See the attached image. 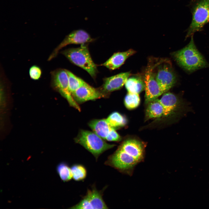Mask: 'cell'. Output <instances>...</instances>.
Listing matches in <instances>:
<instances>
[{
    "label": "cell",
    "mask_w": 209,
    "mask_h": 209,
    "mask_svg": "<svg viewBox=\"0 0 209 209\" xmlns=\"http://www.w3.org/2000/svg\"><path fill=\"white\" fill-rule=\"evenodd\" d=\"M145 147L144 143L138 140H126L109 156L105 164L131 175L136 166L144 160Z\"/></svg>",
    "instance_id": "1"
},
{
    "label": "cell",
    "mask_w": 209,
    "mask_h": 209,
    "mask_svg": "<svg viewBox=\"0 0 209 209\" xmlns=\"http://www.w3.org/2000/svg\"><path fill=\"white\" fill-rule=\"evenodd\" d=\"M189 44L183 48L174 52L172 55L177 64L184 70L192 73L209 64L197 49L193 35Z\"/></svg>",
    "instance_id": "2"
},
{
    "label": "cell",
    "mask_w": 209,
    "mask_h": 209,
    "mask_svg": "<svg viewBox=\"0 0 209 209\" xmlns=\"http://www.w3.org/2000/svg\"><path fill=\"white\" fill-rule=\"evenodd\" d=\"M87 44H81L78 48L65 49L61 53L71 62L82 68L95 79L98 73L96 65L93 62Z\"/></svg>",
    "instance_id": "3"
},
{
    "label": "cell",
    "mask_w": 209,
    "mask_h": 209,
    "mask_svg": "<svg viewBox=\"0 0 209 209\" xmlns=\"http://www.w3.org/2000/svg\"><path fill=\"white\" fill-rule=\"evenodd\" d=\"M75 141L91 153L96 160L105 151L115 146L107 143L94 132L84 130L80 131Z\"/></svg>",
    "instance_id": "4"
},
{
    "label": "cell",
    "mask_w": 209,
    "mask_h": 209,
    "mask_svg": "<svg viewBox=\"0 0 209 209\" xmlns=\"http://www.w3.org/2000/svg\"><path fill=\"white\" fill-rule=\"evenodd\" d=\"M192 12V20L185 38L201 30L209 22V0H198L193 6Z\"/></svg>",
    "instance_id": "5"
},
{
    "label": "cell",
    "mask_w": 209,
    "mask_h": 209,
    "mask_svg": "<svg viewBox=\"0 0 209 209\" xmlns=\"http://www.w3.org/2000/svg\"><path fill=\"white\" fill-rule=\"evenodd\" d=\"M51 74L52 87L67 100L71 106L80 111V106L70 91L68 75L66 69H57L52 71Z\"/></svg>",
    "instance_id": "6"
},
{
    "label": "cell",
    "mask_w": 209,
    "mask_h": 209,
    "mask_svg": "<svg viewBox=\"0 0 209 209\" xmlns=\"http://www.w3.org/2000/svg\"><path fill=\"white\" fill-rule=\"evenodd\" d=\"M161 61L155 64H149L146 70L144 81L145 101L146 104L158 98L163 93L156 79L154 72L155 68Z\"/></svg>",
    "instance_id": "7"
},
{
    "label": "cell",
    "mask_w": 209,
    "mask_h": 209,
    "mask_svg": "<svg viewBox=\"0 0 209 209\" xmlns=\"http://www.w3.org/2000/svg\"><path fill=\"white\" fill-rule=\"evenodd\" d=\"M156 67V72H155L156 79L163 93H165L175 84L176 77L169 62L163 63L161 61Z\"/></svg>",
    "instance_id": "8"
},
{
    "label": "cell",
    "mask_w": 209,
    "mask_h": 209,
    "mask_svg": "<svg viewBox=\"0 0 209 209\" xmlns=\"http://www.w3.org/2000/svg\"><path fill=\"white\" fill-rule=\"evenodd\" d=\"M102 191L96 188L88 189L86 194L77 204L71 209H108L102 198Z\"/></svg>",
    "instance_id": "9"
},
{
    "label": "cell",
    "mask_w": 209,
    "mask_h": 209,
    "mask_svg": "<svg viewBox=\"0 0 209 209\" xmlns=\"http://www.w3.org/2000/svg\"><path fill=\"white\" fill-rule=\"evenodd\" d=\"M89 34L85 30L79 29L75 30L67 35L63 41L54 50L49 57L50 61L56 57L59 51L63 48L71 44H83L93 41Z\"/></svg>",
    "instance_id": "10"
},
{
    "label": "cell",
    "mask_w": 209,
    "mask_h": 209,
    "mask_svg": "<svg viewBox=\"0 0 209 209\" xmlns=\"http://www.w3.org/2000/svg\"><path fill=\"white\" fill-rule=\"evenodd\" d=\"M89 125L93 132L104 140L109 141H118L121 139L115 129L108 123L106 119L93 120L89 122Z\"/></svg>",
    "instance_id": "11"
},
{
    "label": "cell",
    "mask_w": 209,
    "mask_h": 209,
    "mask_svg": "<svg viewBox=\"0 0 209 209\" xmlns=\"http://www.w3.org/2000/svg\"><path fill=\"white\" fill-rule=\"evenodd\" d=\"M72 95L76 102H84L107 97L108 95L100 88H96L86 82L77 89Z\"/></svg>",
    "instance_id": "12"
},
{
    "label": "cell",
    "mask_w": 209,
    "mask_h": 209,
    "mask_svg": "<svg viewBox=\"0 0 209 209\" xmlns=\"http://www.w3.org/2000/svg\"><path fill=\"white\" fill-rule=\"evenodd\" d=\"M130 75V72H127L105 78L100 89L104 93L109 95L110 92L121 88Z\"/></svg>",
    "instance_id": "13"
},
{
    "label": "cell",
    "mask_w": 209,
    "mask_h": 209,
    "mask_svg": "<svg viewBox=\"0 0 209 209\" xmlns=\"http://www.w3.org/2000/svg\"><path fill=\"white\" fill-rule=\"evenodd\" d=\"M159 99L163 107V117H168L172 115L179 109L180 104L179 99L172 93H165Z\"/></svg>",
    "instance_id": "14"
},
{
    "label": "cell",
    "mask_w": 209,
    "mask_h": 209,
    "mask_svg": "<svg viewBox=\"0 0 209 209\" xmlns=\"http://www.w3.org/2000/svg\"><path fill=\"white\" fill-rule=\"evenodd\" d=\"M135 53V51L131 49L124 52L116 53L101 65L111 70L116 69L121 66L128 57Z\"/></svg>",
    "instance_id": "15"
},
{
    "label": "cell",
    "mask_w": 209,
    "mask_h": 209,
    "mask_svg": "<svg viewBox=\"0 0 209 209\" xmlns=\"http://www.w3.org/2000/svg\"><path fill=\"white\" fill-rule=\"evenodd\" d=\"M147 104L145 113L146 119L163 117V107L159 99L157 98Z\"/></svg>",
    "instance_id": "16"
},
{
    "label": "cell",
    "mask_w": 209,
    "mask_h": 209,
    "mask_svg": "<svg viewBox=\"0 0 209 209\" xmlns=\"http://www.w3.org/2000/svg\"><path fill=\"white\" fill-rule=\"evenodd\" d=\"M125 85L127 93H129L139 94L145 90L144 80L137 77H129Z\"/></svg>",
    "instance_id": "17"
},
{
    "label": "cell",
    "mask_w": 209,
    "mask_h": 209,
    "mask_svg": "<svg viewBox=\"0 0 209 209\" xmlns=\"http://www.w3.org/2000/svg\"><path fill=\"white\" fill-rule=\"evenodd\" d=\"M109 125L114 128L123 127L127 123L125 118L117 112H114L111 114L106 119Z\"/></svg>",
    "instance_id": "18"
},
{
    "label": "cell",
    "mask_w": 209,
    "mask_h": 209,
    "mask_svg": "<svg viewBox=\"0 0 209 209\" xmlns=\"http://www.w3.org/2000/svg\"><path fill=\"white\" fill-rule=\"evenodd\" d=\"M68 75V83L70 91L72 94L86 82L77 76L70 71L66 69Z\"/></svg>",
    "instance_id": "19"
},
{
    "label": "cell",
    "mask_w": 209,
    "mask_h": 209,
    "mask_svg": "<svg viewBox=\"0 0 209 209\" xmlns=\"http://www.w3.org/2000/svg\"><path fill=\"white\" fill-rule=\"evenodd\" d=\"M57 171L61 179L64 182L70 181L73 178L71 167L66 163L62 162L57 166Z\"/></svg>",
    "instance_id": "20"
},
{
    "label": "cell",
    "mask_w": 209,
    "mask_h": 209,
    "mask_svg": "<svg viewBox=\"0 0 209 209\" xmlns=\"http://www.w3.org/2000/svg\"><path fill=\"white\" fill-rule=\"evenodd\" d=\"M73 179L75 181H80L84 179L87 175V170L84 167L80 164H75L71 167Z\"/></svg>",
    "instance_id": "21"
},
{
    "label": "cell",
    "mask_w": 209,
    "mask_h": 209,
    "mask_svg": "<svg viewBox=\"0 0 209 209\" xmlns=\"http://www.w3.org/2000/svg\"><path fill=\"white\" fill-rule=\"evenodd\" d=\"M124 102L126 107L128 109H135L138 106L140 103L139 94L127 93L125 96Z\"/></svg>",
    "instance_id": "22"
},
{
    "label": "cell",
    "mask_w": 209,
    "mask_h": 209,
    "mask_svg": "<svg viewBox=\"0 0 209 209\" xmlns=\"http://www.w3.org/2000/svg\"><path fill=\"white\" fill-rule=\"evenodd\" d=\"M29 72L30 78L35 80H39L42 75L41 69L39 67L36 65L32 66L29 69Z\"/></svg>",
    "instance_id": "23"
}]
</instances>
